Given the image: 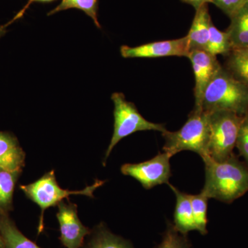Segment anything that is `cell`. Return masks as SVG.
<instances>
[{"instance_id": "13", "label": "cell", "mask_w": 248, "mask_h": 248, "mask_svg": "<svg viewBox=\"0 0 248 248\" xmlns=\"http://www.w3.org/2000/svg\"><path fill=\"white\" fill-rule=\"evenodd\" d=\"M176 196V206L174 214V226L179 232L187 235L190 231H197L190 196L181 192L177 187L169 184Z\"/></svg>"}, {"instance_id": "6", "label": "cell", "mask_w": 248, "mask_h": 248, "mask_svg": "<svg viewBox=\"0 0 248 248\" xmlns=\"http://www.w3.org/2000/svg\"><path fill=\"white\" fill-rule=\"evenodd\" d=\"M114 107L113 135L104 159V165L116 145L132 134L145 130L166 131L164 124L153 123L140 113L133 103L128 102L122 93H114L111 96Z\"/></svg>"}, {"instance_id": "12", "label": "cell", "mask_w": 248, "mask_h": 248, "mask_svg": "<svg viewBox=\"0 0 248 248\" xmlns=\"http://www.w3.org/2000/svg\"><path fill=\"white\" fill-rule=\"evenodd\" d=\"M211 22L208 4L203 5L196 11L192 26L186 35L190 52L195 50H206Z\"/></svg>"}, {"instance_id": "27", "label": "cell", "mask_w": 248, "mask_h": 248, "mask_svg": "<svg viewBox=\"0 0 248 248\" xmlns=\"http://www.w3.org/2000/svg\"><path fill=\"white\" fill-rule=\"evenodd\" d=\"M6 27L4 26L0 25V38L3 37L6 34Z\"/></svg>"}, {"instance_id": "8", "label": "cell", "mask_w": 248, "mask_h": 248, "mask_svg": "<svg viewBox=\"0 0 248 248\" xmlns=\"http://www.w3.org/2000/svg\"><path fill=\"white\" fill-rule=\"evenodd\" d=\"M58 205L57 218L60 224V241L66 248H81L85 237L91 231L80 221L76 204L62 201Z\"/></svg>"}, {"instance_id": "15", "label": "cell", "mask_w": 248, "mask_h": 248, "mask_svg": "<svg viewBox=\"0 0 248 248\" xmlns=\"http://www.w3.org/2000/svg\"><path fill=\"white\" fill-rule=\"evenodd\" d=\"M0 234L5 248H41L19 231L9 214H0Z\"/></svg>"}, {"instance_id": "16", "label": "cell", "mask_w": 248, "mask_h": 248, "mask_svg": "<svg viewBox=\"0 0 248 248\" xmlns=\"http://www.w3.org/2000/svg\"><path fill=\"white\" fill-rule=\"evenodd\" d=\"M21 172L0 168V214L12 210L15 187Z\"/></svg>"}, {"instance_id": "1", "label": "cell", "mask_w": 248, "mask_h": 248, "mask_svg": "<svg viewBox=\"0 0 248 248\" xmlns=\"http://www.w3.org/2000/svg\"><path fill=\"white\" fill-rule=\"evenodd\" d=\"M202 159L205 179L202 192L208 199L231 203L248 192V165L234 154L223 161H215L208 156Z\"/></svg>"}, {"instance_id": "17", "label": "cell", "mask_w": 248, "mask_h": 248, "mask_svg": "<svg viewBox=\"0 0 248 248\" xmlns=\"http://www.w3.org/2000/svg\"><path fill=\"white\" fill-rule=\"evenodd\" d=\"M85 248H134L127 240L114 234L104 224L94 229L92 237Z\"/></svg>"}, {"instance_id": "7", "label": "cell", "mask_w": 248, "mask_h": 248, "mask_svg": "<svg viewBox=\"0 0 248 248\" xmlns=\"http://www.w3.org/2000/svg\"><path fill=\"white\" fill-rule=\"evenodd\" d=\"M172 156L167 153H159L153 159L139 163L125 164L121 168V172L138 181L147 190L155 186L169 184L171 177L170 159Z\"/></svg>"}, {"instance_id": "24", "label": "cell", "mask_w": 248, "mask_h": 248, "mask_svg": "<svg viewBox=\"0 0 248 248\" xmlns=\"http://www.w3.org/2000/svg\"><path fill=\"white\" fill-rule=\"evenodd\" d=\"M211 3L231 17L246 3V0H211Z\"/></svg>"}, {"instance_id": "10", "label": "cell", "mask_w": 248, "mask_h": 248, "mask_svg": "<svg viewBox=\"0 0 248 248\" xmlns=\"http://www.w3.org/2000/svg\"><path fill=\"white\" fill-rule=\"evenodd\" d=\"M187 58L192 63L195 79L194 89L195 104L194 108L200 110L205 89L222 66L217 60V56L205 50H191Z\"/></svg>"}, {"instance_id": "22", "label": "cell", "mask_w": 248, "mask_h": 248, "mask_svg": "<svg viewBox=\"0 0 248 248\" xmlns=\"http://www.w3.org/2000/svg\"><path fill=\"white\" fill-rule=\"evenodd\" d=\"M191 244L187 235L183 234L176 229L172 223L168 225L163 235L161 244L156 248H190Z\"/></svg>"}, {"instance_id": "30", "label": "cell", "mask_w": 248, "mask_h": 248, "mask_svg": "<svg viewBox=\"0 0 248 248\" xmlns=\"http://www.w3.org/2000/svg\"><path fill=\"white\" fill-rule=\"evenodd\" d=\"M246 50H248V48L246 49Z\"/></svg>"}, {"instance_id": "25", "label": "cell", "mask_w": 248, "mask_h": 248, "mask_svg": "<svg viewBox=\"0 0 248 248\" xmlns=\"http://www.w3.org/2000/svg\"><path fill=\"white\" fill-rule=\"evenodd\" d=\"M55 1V0H28V2L26 4L25 6L16 15V16H15L10 22H8L7 24L5 25V27H9V26L11 25L13 23L22 18L23 16H24V14L27 12V10L29 9V8L30 7L31 5L32 4V3L37 2V1H38V2H50V1Z\"/></svg>"}, {"instance_id": "28", "label": "cell", "mask_w": 248, "mask_h": 248, "mask_svg": "<svg viewBox=\"0 0 248 248\" xmlns=\"http://www.w3.org/2000/svg\"><path fill=\"white\" fill-rule=\"evenodd\" d=\"M0 248H5L4 240H3L1 234H0Z\"/></svg>"}, {"instance_id": "26", "label": "cell", "mask_w": 248, "mask_h": 248, "mask_svg": "<svg viewBox=\"0 0 248 248\" xmlns=\"http://www.w3.org/2000/svg\"><path fill=\"white\" fill-rule=\"evenodd\" d=\"M183 2L190 4L192 7L195 8L196 11L200 9L202 6L211 3V0H181Z\"/></svg>"}, {"instance_id": "29", "label": "cell", "mask_w": 248, "mask_h": 248, "mask_svg": "<svg viewBox=\"0 0 248 248\" xmlns=\"http://www.w3.org/2000/svg\"><path fill=\"white\" fill-rule=\"evenodd\" d=\"M246 2H248V0H246Z\"/></svg>"}, {"instance_id": "5", "label": "cell", "mask_w": 248, "mask_h": 248, "mask_svg": "<svg viewBox=\"0 0 248 248\" xmlns=\"http://www.w3.org/2000/svg\"><path fill=\"white\" fill-rule=\"evenodd\" d=\"M244 116L231 111L208 112L210 138L208 156L217 161H223L234 154L240 126Z\"/></svg>"}, {"instance_id": "21", "label": "cell", "mask_w": 248, "mask_h": 248, "mask_svg": "<svg viewBox=\"0 0 248 248\" xmlns=\"http://www.w3.org/2000/svg\"><path fill=\"white\" fill-rule=\"evenodd\" d=\"M189 196H190L197 231L200 232L202 235H205L208 233L207 210H208L209 199L202 192H201L199 195H189Z\"/></svg>"}, {"instance_id": "14", "label": "cell", "mask_w": 248, "mask_h": 248, "mask_svg": "<svg viewBox=\"0 0 248 248\" xmlns=\"http://www.w3.org/2000/svg\"><path fill=\"white\" fill-rule=\"evenodd\" d=\"M226 32L232 50L248 48V2H246L231 17Z\"/></svg>"}, {"instance_id": "18", "label": "cell", "mask_w": 248, "mask_h": 248, "mask_svg": "<svg viewBox=\"0 0 248 248\" xmlns=\"http://www.w3.org/2000/svg\"><path fill=\"white\" fill-rule=\"evenodd\" d=\"M235 79L248 88V50H232L226 56L223 66Z\"/></svg>"}, {"instance_id": "3", "label": "cell", "mask_w": 248, "mask_h": 248, "mask_svg": "<svg viewBox=\"0 0 248 248\" xmlns=\"http://www.w3.org/2000/svg\"><path fill=\"white\" fill-rule=\"evenodd\" d=\"M162 136L165 140L163 151L170 156L184 151L195 152L202 158L208 156V112L194 108L182 128L174 132L166 130Z\"/></svg>"}, {"instance_id": "23", "label": "cell", "mask_w": 248, "mask_h": 248, "mask_svg": "<svg viewBox=\"0 0 248 248\" xmlns=\"http://www.w3.org/2000/svg\"><path fill=\"white\" fill-rule=\"evenodd\" d=\"M236 147L248 166V113L244 116L241 122Z\"/></svg>"}, {"instance_id": "2", "label": "cell", "mask_w": 248, "mask_h": 248, "mask_svg": "<svg viewBox=\"0 0 248 248\" xmlns=\"http://www.w3.org/2000/svg\"><path fill=\"white\" fill-rule=\"evenodd\" d=\"M200 110L231 111L245 116L248 113V88L222 66L205 89Z\"/></svg>"}, {"instance_id": "4", "label": "cell", "mask_w": 248, "mask_h": 248, "mask_svg": "<svg viewBox=\"0 0 248 248\" xmlns=\"http://www.w3.org/2000/svg\"><path fill=\"white\" fill-rule=\"evenodd\" d=\"M104 184L103 181L97 180L93 185L85 187L84 190H63L57 182L55 171L51 170L32 184L21 186L20 189L29 200L37 204L41 209L42 213L38 226V234H40L45 228L44 214L47 208L56 206L71 195H84L93 198L94 191Z\"/></svg>"}, {"instance_id": "20", "label": "cell", "mask_w": 248, "mask_h": 248, "mask_svg": "<svg viewBox=\"0 0 248 248\" xmlns=\"http://www.w3.org/2000/svg\"><path fill=\"white\" fill-rule=\"evenodd\" d=\"M232 50L231 40L228 32H223L218 30L215 25L213 21L210 23V35L208 45L205 51L217 56L222 55L227 56Z\"/></svg>"}, {"instance_id": "19", "label": "cell", "mask_w": 248, "mask_h": 248, "mask_svg": "<svg viewBox=\"0 0 248 248\" xmlns=\"http://www.w3.org/2000/svg\"><path fill=\"white\" fill-rule=\"evenodd\" d=\"M70 9H77L83 11L93 19L98 29L102 28L98 19L99 0H62L57 7L48 13V16Z\"/></svg>"}, {"instance_id": "9", "label": "cell", "mask_w": 248, "mask_h": 248, "mask_svg": "<svg viewBox=\"0 0 248 248\" xmlns=\"http://www.w3.org/2000/svg\"><path fill=\"white\" fill-rule=\"evenodd\" d=\"M121 55L124 58H156L163 57H186L190 53L186 36L172 40L151 42L136 47L122 46Z\"/></svg>"}, {"instance_id": "11", "label": "cell", "mask_w": 248, "mask_h": 248, "mask_svg": "<svg viewBox=\"0 0 248 248\" xmlns=\"http://www.w3.org/2000/svg\"><path fill=\"white\" fill-rule=\"evenodd\" d=\"M25 158L17 139L13 134L0 131V168L22 172Z\"/></svg>"}]
</instances>
